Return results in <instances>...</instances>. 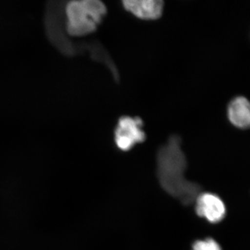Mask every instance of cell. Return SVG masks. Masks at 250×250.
Masks as SVG:
<instances>
[{
	"mask_svg": "<svg viewBox=\"0 0 250 250\" xmlns=\"http://www.w3.org/2000/svg\"><path fill=\"white\" fill-rule=\"evenodd\" d=\"M156 164L158 179L163 188L184 205L194 203L201 193V187L184 176L187 160L178 135H172L159 149Z\"/></svg>",
	"mask_w": 250,
	"mask_h": 250,
	"instance_id": "6da1fadb",
	"label": "cell"
},
{
	"mask_svg": "<svg viewBox=\"0 0 250 250\" xmlns=\"http://www.w3.org/2000/svg\"><path fill=\"white\" fill-rule=\"evenodd\" d=\"M106 14V6L99 0L71 1L66 7L67 31L75 36L91 34L96 30Z\"/></svg>",
	"mask_w": 250,
	"mask_h": 250,
	"instance_id": "7a4b0ae2",
	"label": "cell"
},
{
	"mask_svg": "<svg viewBox=\"0 0 250 250\" xmlns=\"http://www.w3.org/2000/svg\"><path fill=\"white\" fill-rule=\"evenodd\" d=\"M143 121L139 117L122 116L115 129V142L118 149L129 151L146 141Z\"/></svg>",
	"mask_w": 250,
	"mask_h": 250,
	"instance_id": "3957f363",
	"label": "cell"
},
{
	"mask_svg": "<svg viewBox=\"0 0 250 250\" xmlns=\"http://www.w3.org/2000/svg\"><path fill=\"white\" fill-rule=\"evenodd\" d=\"M199 216L212 223H219L225 217L226 208L220 197L210 193H200L195 200Z\"/></svg>",
	"mask_w": 250,
	"mask_h": 250,
	"instance_id": "277c9868",
	"label": "cell"
},
{
	"mask_svg": "<svg viewBox=\"0 0 250 250\" xmlns=\"http://www.w3.org/2000/svg\"><path fill=\"white\" fill-rule=\"evenodd\" d=\"M123 5L126 11L143 21L159 19L164 10V2L161 0H126Z\"/></svg>",
	"mask_w": 250,
	"mask_h": 250,
	"instance_id": "5b68a950",
	"label": "cell"
},
{
	"mask_svg": "<svg viewBox=\"0 0 250 250\" xmlns=\"http://www.w3.org/2000/svg\"><path fill=\"white\" fill-rule=\"evenodd\" d=\"M229 121L236 128L248 129L250 126V104L244 96H237L229 102L228 106Z\"/></svg>",
	"mask_w": 250,
	"mask_h": 250,
	"instance_id": "8992f818",
	"label": "cell"
},
{
	"mask_svg": "<svg viewBox=\"0 0 250 250\" xmlns=\"http://www.w3.org/2000/svg\"><path fill=\"white\" fill-rule=\"evenodd\" d=\"M192 250H222L218 243L211 238L198 241L194 243Z\"/></svg>",
	"mask_w": 250,
	"mask_h": 250,
	"instance_id": "52a82bcc",
	"label": "cell"
}]
</instances>
